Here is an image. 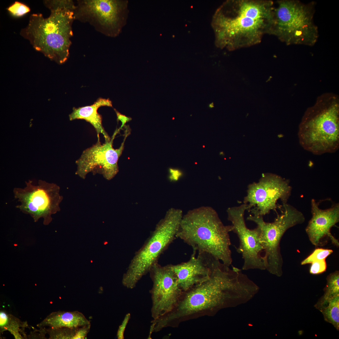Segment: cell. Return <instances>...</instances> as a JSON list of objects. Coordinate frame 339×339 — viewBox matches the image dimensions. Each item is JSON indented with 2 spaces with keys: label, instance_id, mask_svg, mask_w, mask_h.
<instances>
[{
  "label": "cell",
  "instance_id": "obj_1",
  "mask_svg": "<svg viewBox=\"0 0 339 339\" xmlns=\"http://www.w3.org/2000/svg\"><path fill=\"white\" fill-rule=\"evenodd\" d=\"M274 5L266 0L224 3L214 18L217 45L233 51L259 43L265 34H271Z\"/></svg>",
  "mask_w": 339,
  "mask_h": 339
},
{
  "label": "cell",
  "instance_id": "obj_2",
  "mask_svg": "<svg viewBox=\"0 0 339 339\" xmlns=\"http://www.w3.org/2000/svg\"><path fill=\"white\" fill-rule=\"evenodd\" d=\"M216 260L208 279L184 291L176 306L168 314L153 320L159 331L167 327H177L182 322L213 315L226 303L228 291L237 279V272Z\"/></svg>",
  "mask_w": 339,
  "mask_h": 339
},
{
  "label": "cell",
  "instance_id": "obj_3",
  "mask_svg": "<svg viewBox=\"0 0 339 339\" xmlns=\"http://www.w3.org/2000/svg\"><path fill=\"white\" fill-rule=\"evenodd\" d=\"M51 11L46 18L41 14H33L20 34L28 40L36 51L58 64L68 59L73 36L75 3L72 0H46Z\"/></svg>",
  "mask_w": 339,
  "mask_h": 339
},
{
  "label": "cell",
  "instance_id": "obj_4",
  "mask_svg": "<svg viewBox=\"0 0 339 339\" xmlns=\"http://www.w3.org/2000/svg\"><path fill=\"white\" fill-rule=\"evenodd\" d=\"M232 225H224L216 210L202 206L183 215L176 237L191 246L193 252H205L225 265H231L229 233Z\"/></svg>",
  "mask_w": 339,
  "mask_h": 339
},
{
  "label": "cell",
  "instance_id": "obj_5",
  "mask_svg": "<svg viewBox=\"0 0 339 339\" xmlns=\"http://www.w3.org/2000/svg\"><path fill=\"white\" fill-rule=\"evenodd\" d=\"M301 146L315 155L333 153L339 147V103L337 96L319 97L305 112L299 127Z\"/></svg>",
  "mask_w": 339,
  "mask_h": 339
},
{
  "label": "cell",
  "instance_id": "obj_6",
  "mask_svg": "<svg viewBox=\"0 0 339 339\" xmlns=\"http://www.w3.org/2000/svg\"><path fill=\"white\" fill-rule=\"evenodd\" d=\"M180 209L170 208L157 224L143 246L136 252L123 276L122 284L132 289L157 263L161 254L176 237L183 216Z\"/></svg>",
  "mask_w": 339,
  "mask_h": 339
},
{
  "label": "cell",
  "instance_id": "obj_7",
  "mask_svg": "<svg viewBox=\"0 0 339 339\" xmlns=\"http://www.w3.org/2000/svg\"><path fill=\"white\" fill-rule=\"evenodd\" d=\"M274 5L273 23L271 35L287 45L312 46L318 37L314 21L315 4L295 0L277 1Z\"/></svg>",
  "mask_w": 339,
  "mask_h": 339
},
{
  "label": "cell",
  "instance_id": "obj_8",
  "mask_svg": "<svg viewBox=\"0 0 339 339\" xmlns=\"http://www.w3.org/2000/svg\"><path fill=\"white\" fill-rule=\"evenodd\" d=\"M281 213L272 222H266L263 216L250 214L247 220L255 223L261 231L260 240L264 252L266 268L278 276L282 274L283 259L280 248L281 239L290 228L303 223V214L287 203L283 204Z\"/></svg>",
  "mask_w": 339,
  "mask_h": 339
},
{
  "label": "cell",
  "instance_id": "obj_9",
  "mask_svg": "<svg viewBox=\"0 0 339 339\" xmlns=\"http://www.w3.org/2000/svg\"><path fill=\"white\" fill-rule=\"evenodd\" d=\"M25 184L24 188L13 189L14 197L19 202L16 207L30 215L35 222L42 218L44 224L48 225L52 215L60 210L63 198L59 186L41 180L36 182L29 180Z\"/></svg>",
  "mask_w": 339,
  "mask_h": 339
},
{
  "label": "cell",
  "instance_id": "obj_10",
  "mask_svg": "<svg viewBox=\"0 0 339 339\" xmlns=\"http://www.w3.org/2000/svg\"><path fill=\"white\" fill-rule=\"evenodd\" d=\"M127 2L117 0H79L75 3V20L88 23L97 31L115 37L125 24Z\"/></svg>",
  "mask_w": 339,
  "mask_h": 339
},
{
  "label": "cell",
  "instance_id": "obj_11",
  "mask_svg": "<svg viewBox=\"0 0 339 339\" xmlns=\"http://www.w3.org/2000/svg\"><path fill=\"white\" fill-rule=\"evenodd\" d=\"M291 190L288 180L275 174H263L258 182L248 186L244 203L252 214L263 216L276 210L279 200L287 203Z\"/></svg>",
  "mask_w": 339,
  "mask_h": 339
},
{
  "label": "cell",
  "instance_id": "obj_12",
  "mask_svg": "<svg viewBox=\"0 0 339 339\" xmlns=\"http://www.w3.org/2000/svg\"><path fill=\"white\" fill-rule=\"evenodd\" d=\"M247 205L230 207L227 212L228 219L232 223V231L236 233L239 240L237 251L242 255L244 260V269H266L264 252L260 240L261 231L258 226L253 229L248 228L244 215Z\"/></svg>",
  "mask_w": 339,
  "mask_h": 339
},
{
  "label": "cell",
  "instance_id": "obj_13",
  "mask_svg": "<svg viewBox=\"0 0 339 339\" xmlns=\"http://www.w3.org/2000/svg\"><path fill=\"white\" fill-rule=\"evenodd\" d=\"M149 273L153 282L149 291L152 301L151 316L155 320L175 309L184 291L179 286L171 264L162 266L157 262Z\"/></svg>",
  "mask_w": 339,
  "mask_h": 339
},
{
  "label": "cell",
  "instance_id": "obj_14",
  "mask_svg": "<svg viewBox=\"0 0 339 339\" xmlns=\"http://www.w3.org/2000/svg\"><path fill=\"white\" fill-rule=\"evenodd\" d=\"M119 130L120 128L116 131L110 140L105 141L102 144L100 140H98L95 144L83 151L76 161L77 175L84 179L89 172L99 173L108 180L115 177L118 172V160L123 150L124 143L129 133L126 132L121 146L115 149L113 147V141Z\"/></svg>",
  "mask_w": 339,
  "mask_h": 339
},
{
  "label": "cell",
  "instance_id": "obj_15",
  "mask_svg": "<svg viewBox=\"0 0 339 339\" xmlns=\"http://www.w3.org/2000/svg\"><path fill=\"white\" fill-rule=\"evenodd\" d=\"M198 253L196 256V253L193 252L186 262L171 265L179 286L184 291L208 279L217 259L206 253Z\"/></svg>",
  "mask_w": 339,
  "mask_h": 339
},
{
  "label": "cell",
  "instance_id": "obj_16",
  "mask_svg": "<svg viewBox=\"0 0 339 339\" xmlns=\"http://www.w3.org/2000/svg\"><path fill=\"white\" fill-rule=\"evenodd\" d=\"M311 206L312 217L305 229L310 241L313 245L319 246L325 245L330 240L338 247L339 242L332 235L330 230L339 221V204L329 209L322 210L312 199Z\"/></svg>",
  "mask_w": 339,
  "mask_h": 339
},
{
  "label": "cell",
  "instance_id": "obj_17",
  "mask_svg": "<svg viewBox=\"0 0 339 339\" xmlns=\"http://www.w3.org/2000/svg\"><path fill=\"white\" fill-rule=\"evenodd\" d=\"M103 106L112 107V102L109 99L100 98L90 105L73 107V112L69 115V120H85L95 128L97 133L98 140H100L99 134L101 133L103 135L105 141H110L111 138L104 129L102 124V116L97 111L99 108Z\"/></svg>",
  "mask_w": 339,
  "mask_h": 339
},
{
  "label": "cell",
  "instance_id": "obj_18",
  "mask_svg": "<svg viewBox=\"0 0 339 339\" xmlns=\"http://www.w3.org/2000/svg\"><path fill=\"white\" fill-rule=\"evenodd\" d=\"M89 325L90 321L80 312L60 311L51 313L37 326L40 328H78Z\"/></svg>",
  "mask_w": 339,
  "mask_h": 339
},
{
  "label": "cell",
  "instance_id": "obj_19",
  "mask_svg": "<svg viewBox=\"0 0 339 339\" xmlns=\"http://www.w3.org/2000/svg\"><path fill=\"white\" fill-rule=\"evenodd\" d=\"M28 326L26 322H22L12 315L8 314L3 311L0 312V330L3 333L5 331H8L16 339L24 338L26 335L24 328Z\"/></svg>",
  "mask_w": 339,
  "mask_h": 339
},
{
  "label": "cell",
  "instance_id": "obj_20",
  "mask_svg": "<svg viewBox=\"0 0 339 339\" xmlns=\"http://www.w3.org/2000/svg\"><path fill=\"white\" fill-rule=\"evenodd\" d=\"M90 328L89 325L78 328L61 327L42 330L49 334L50 339H84L86 338Z\"/></svg>",
  "mask_w": 339,
  "mask_h": 339
},
{
  "label": "cell",
  "instance_id": "obj_21",
  "mask_svg": "<svg viewBox=\"0 0 339 339\" xmlns=\"http://www.w3.org/2000/svg\"><path fill=\"white\" fill-rule=\"evenodd\" d=\"M327 283L324 291V293L315 307L319 310L326 306L329 302L339 295V272L336 271L328 276Z\"/></svg>",
  "mask_w": 339,
  "mask_h": 339
},
{
  "label": "cell",
  "instance_id": "obj_22",
  "mask_svg": "<svg viewBox=\"0 0 339 339\" xmlns=\"http://www.w3.org/2000/svg\"><path fill=\"white\" fill-rule=\"evenodd\" d=\"M319 310L323 314L325 321L332 324L339 330V295L331 300L326 306Z\"/></svg>",
  "mask_w": 339,
  "mask_h": 339
},
{
  "label": "cell",
  "instance_id": "obj_23",
  "mask_svg": "<svg viewBox=\"0 0 339 339\" xmlns=\"http://www.w3.org/2000/svg\"><path fill=\"white\" fill-rule=\"evenodd\" d=\"M333 251L331 249L317 248L301 262V265L311 263L313 261L317 260H326V258L332 253Z\"/></svg>",
  "mask_w": 339,
  "mask_h": 339
},
{
  "label": "cell",
  "instance_id": "obj_24",
  "mask_svg": "<svg viewBox=\"0 0 339 339\" xmlns=\"http://www.w3.org/2000/svg\"><path fill=\"white\" fill-rule=\"evenodd\" d=\"M7 9L13 14L18 16H21L30 11L29 7L18 2H15Z\"/></svg>",
  "mask_w": 339,
  "mask_h": 339
},
{
  "label": "cell",
  "instance_id": "obj_25",
  "mask_svg": "<svg viewBox=\"0 0 339 339\" xmlns=\"http://www.w3.org/2000/svg\"><path fill=\"white\" fill-rule=\"evenodd\" d=\"M311 264V265L309 269V273L311 274H320L326 271L327 265L326 260H315Z\"/></svg>",
  "mask_w": 339,
  "mask_h": 339
},
{
  "label": "cell",
  "instance_id": "obj_26",
  "mask_svg": "<svg viewBox=\"0 0 339 339\" xmlns=\"http://www.w3.org/2000/svg\"><path fill=\"white\" fill-rule=\"evenodd\" d=\"M131 315L130 313L127 314L125 316L122 323L119 326L117 334V336L118 339H123L124 338V334L125 328L128 324V323L130 319Z\"/></svg>",
  "mask_w": 339,
  "mask_h": 339
},
{
  "label": "cell",
  "instance_id": "obj_27",
  "mask_svg": "<svg viewBox=\"0 0 339 339\" xmlns=\"http://www.w3.org/2000/svg\"><path fill=\"white\" fill-rule=\"evenodd\" d=\"M114 110L116 115L117 121L118 122L119 121H120L121 122L122 125L121 127H120V129H121L125 126L126 123L131 121L132 119L130 117L121 114L115 109H114Z\"/></svg>",
  "mask_w": 339,
  "mask_h": 339
},
{
  "label": "cell",
  "instance_id": "obj_28",
  "mask_svg": "<svg viewBox=\"0 0 339 339\" xmlns=\"http://www.w3.org/2000/svg\"><path fill=\"white\" fill-rule=\"evenodd\" d=\"M209 106L210 108H213V107H214L213 103H212L211 104H209Z\"/></svg>",
  "mask_w": 339,
  "mask_h": 339
}]
</instances>
